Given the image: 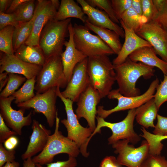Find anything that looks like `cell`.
I'll return each mask as SVG.
<instances>
[{
    "label": "cell",
    "mask_w": 167,
    "mask_h": 167,
    "mask_svg": "<svg viewBox=\"0 0 167 167\" xmlns=\"http://www.w3.org/2000/svg\"><path fill=\"white\" fill-rule=\"evenodd\" d=\"M114 66L118 89L122 95L127 97L140 95L139 89L136 87L137 81L141 77L151 78L155 71L154 67L133 62L128 57L122 63Z\"/></svg>",
    "instance_id": "6da1fadb"
},
{
    "label": "cell",
    "mask_w": 167,
    "mask_h": 167,
    "mask_svg": "<svg viewBox=\"0 0 167 167\" xmlns=\"http://www.w3.org/2000/svg\"><path fill=\"white\" fill-rule=\"evenodd\" d=\"M87 71L90 84L102 98L107 96L116 81L114 65L108 56L88 57Z\"/></svg>",
    "instance_id": "7a4b0ae2"
},
{
    "label": "cell",
    "mask_w": 167,
    "mask_h": 167,
    "mask_svg": "<svg viewBox=\"0 0 167 167\" xmlns=\"http://www.w3.org/2000/svg\"><path fill=\"white\" fill-rule=\"evenodd\" d=\"M60 119L57 115L54 133L51 135L44 150L34 156L32 160L35 164L43 165L53 162L54 156L61 153H66L69 156L76 158L80 153L78 145L67 137L64 136L59 130Z\"/></svg>",
    "instance_id": "3957f363"
},
{
    "label": "cell",
    "mask_w": 167,
    "mask_h": 167,
    "mask_svg": "<svg viewBox=\"0 0 167 167\" xmlns=\"http://www.w3.org/2000/svg\"><path fill=\"white\" fill-rule=\"evenodd\" d=\"M71 22V18L62 21L53 19L45 26L40 35L39 45L46 58L62 53Z\"/></svg>",
    "instance_id": "277c9868"
},
{
    "label": "cell",
    "mask_w": 167,
    "mask_h": 167,
    "mask_svg": "<svg viewBox=\"0 0 167 167\" xmlns=\"http://www.w3.org/2000/svg\"><path fill=\"white\" fill-rule=\"evenodd\" d=\"M59 87H57V96L64 105L67 115V118L61 120V122L66 129L67 137L77 144L82 155L88 157L89 153L87 151V147L92 132L89 127H85L80 124L73 110V102L70 99L64 97Z\"/></svg>",
    "instance_id": "5b68a950"
},
{
    "label": "cell",
    "mask_w": 167,
    "mask_h": 167,
    "mask_svg": "<svg viewBox=\"0 0 167 167\" xmlns=\"http://www.w3.org/2000/svg\"><path fill=\"white\" fill-rule=\"evenodd\" d=\"M67 84L61 55H55L46 58L36 77L35 90L41 93L54 87L66 88Z\"/></svg>",
    "instance_id": "8992f818"
},
{
    "label": "cell",
    "mask_w": 167,
    "mask_h": 167,
    "mask_svg": "<svg viewBox=\"0 0 167 167\" xmlns=\"http://www.w3.org/2000/svg\"><path fill=\"white\" fill-rule=\"evenodd\" d=\"M135 116V109H130L127 115L122 121L111 123L105 121L104 119L97 116V123L94 131L90 139L97 133H100L103 127L109 128L112 135L108 139V144L112 145L116 142L122 139H127L133 145L137 143L141 140L140 135L135 132L134 129V122Z\"/></svg>",
    "instance_id": "52a82bcc"
},
{
    "label": "cell",
    "mask_w": 167,
    "mask_h": 167,
    "mask_svg": "<svg viewBox=\"0 0 167 167\" xmlns=\"http://www.w3.org/2000/svg\"><path fill=\"white\" fill-rule=\"evenodd\" d=\"M73 28L76 48L88 57L115 54L98 36L91 33L85 26L75 24Z\"/></svg>",
    "instance_id": "ba28073f"
},
{
    "label": "cell",
    "mask_w": 167,
    "mask_h": 167,
    "mask_svg": "<svg viewBox=\"0 0 167 167\" xmlns=\"http://www.w3.org/2000/svg\"><path fill=\"white\" fill-rule=\"evenodd\" d=\"M159 84V80L157 78L152 82L144 93L135 96H124L120 93L118 89L112 90L107 97L110 99L117 100V105L109 110L104 109L102 106H98L97 109V116L105 119L114 113L138 108L153 98L156 89Z\"/></svg>",
    "instance_id": "9c48e42d"
},
{
    "label": "cell",
    "mask_w": 167,
    "mask_h": 167,
    "mask_svg": "<svg viewBox=\"0 0 167 167\" xmlns=\"http://www.w3.org/2000/svg\"><path fill=\"white\" fill-rule=\"evenodd\" d=\"M57 87L50 88L43 93L36 92L31 100L18 104L17 106L25 110L32 108L35 112L42 113L45 117L49 126L52 127L54 124L58 114L56 106L58 97Z\"/></svg>",
    "instance_id": "30bf717a"
},
{
    "label": "cell",
    "mask_w": 167,
    "mask_h": 167,
    "mask_svg": "<svg viewBox=\"0 0 167 167\" xmlns=\"http://www.w3.org/2000/svg\"><path fill=\"white\" fill-rule=\"evenodd\" d=\"M129 143L127 139H122L112 145L115 153L118 154L117 161L121 165L140 167L149 152L148 143L146 140H144L140 146L135 148Z\"/></svg>",
    "instance_id": "8fae6325"
},
{
    "label": "cell",
    "mask_w": 167,
    "mask_h": 167,
    "mask_svg": "<svg viewBox=\"0 0 167 167\" xmlns=\"http://www.w3.org/2000/svg\"><path fill=\"white\" fill-rule=\"evenodd\" d=\"M136 33L148 42L156 54L167 62V31L152 20L142 24Z\"/></svg>",
    "instance_id": "7c38bea8"
},
{
    "label": "cell",
    "mask_w": 167,
    "mask_h": 167,
    "mask_svg": "<svg viewBox=\"0 0 167 167\" xmlns=\"http://www.w3.org/2000/svg\"><path fill=\"white\" fill-rule=\"evenodd\" d=\"M58 10L52 0L36 1L32 32L25 44L39 45L40 35L43 29L50 20L54 19Z\"/></svg>",
    "instance_id": "4fadbf2b"
},
{
    "label": "cell",
    "mask_w": 167,
    "mask_h": 167,
    "mask_svg": "<svg viewBox=\"0 0 167 167\" xmlns=\"http://www.w3.org/2000/svg\"><path fill=\"white\" fill-rule=\"evenodd\" d=\"M102 98L99 92L90 85L81 94L77 101L76 114L78 119L83 118L87 121L92 133L96 126V106Z\"/></svg>",
    "instance_id": "5bb4252c"
},
{
    "label": "cell",
    "mask_w": 167,
    "mask_h": 167,
    "mask_svg": "<svg viewBox=\"0 0 167 167\" xmlns=\"http://www.w3.org/2000/svg\"><path fill=\"white\" fill-rule=\"evenodd\" d=\"M15 100L12 95L6 98H0V115L8 127L17 135H21L23 128L30 126L32 122V113L31 111L27 116H24L25 109L22 108L18 110L14 109L11 104Z\"/></svg>",
    "instance_id": "9a60e30c"
},
{
    "label": "cell",
    "mask_w": 167,
    "mask_h": 167,
    "mask_svg": "<svg viewBox=\"0 0 167 167\" xmlns=\"http://www.w3.org/2000/svg\"><path fill=\"white\" fill-rule=\"evenodd\" d=\"M87 61L88 57L76 66L65 89L61 92L64 97L73 102H77L81 94L90 84L87 71Z\"/></svg>",
    "instance_id": "2e32d148"
},
{
    "label": "cell",
    "mask_w": 167,
    "mask_h": 167,
    "mask_svg": "<svg viewBox=\"0 0 167 167\" xmlns=\"http://www.w3.org/2000/svg\"><path fill=\"white\" fill-rule=\"evenodd\" d=\"M42 66L25 62L15 54H7L1 52L0 54V73L22 75L27 79L36 78Z\"/></svg>",
    "instance_id": "e0dca14e"
},
{
    "label": "cell",
    "mask_w": 167,
    "mask_h": 167,
    "mask_svg": "<svg viewBox=\"0 0 167 167\" xmlns=\"http://www.w3.org/2000/svg\"><path fill=\"white\" fill-rule=\"evenodd\" d=\"M69 39L66 41L64 45L65 49L61 54L64 72L68 82L72 76L76 66L88 57L75 47L73 39V25L71 22L68 27Z\"/></svg>",
    "instance_id": "ac0fdd59"
},
{
    "label": "cell",
    "mask_w": 167,
    "mask_h": 167,
    "mask_svg": "<svg viewBox=\"0 0 167 167\" xmlns=\"http://www.w3.org/2000/svg\"><path fill=\"white\" fill-rule=\"evenodd\" d=\"M32 133L27 149L21 156L24 161L32 158L38 153L42 152L48 141L51 131L40 123L36 120H32Z\"/></svg>",
    "instance_id": "d6986e66"
},
{
    "label": "cell",
    "mask_w": 167,
    "mask_h": 167,
    "mask_svg": "<svg viewBox=\"0 0 167 167\" xmlns=\"http://www.w3.org/2000/svg\"><path fill=\"white\" fill-rule=\"evenodd\" d=\"M81 6L87 20L92 24L113 31L122 38L125 37L123 28L113 22L108 15L103 11L90 5L84 0H77Z\"/></svg>",
    "instance_id": "ffe728a7"
},
{
    "label": "cell",
    "mask_w": 167,
    "mask_h": 167,
    "mask_svg": "<svg viewBox=\"0 0 167 167\" xmlns=\"http://www.w3.org/2000/svg\"><path fill=\"white\" fill-rule=\"evenodd\" d=\"M125 32V41L121 50L112 62L114 65L124 62L129 55L137 49L144 46H152L146 41L139 36L134 31L127 28L121 20H119Z\"/></svg>",
    "instance_id": "44dd1931"
},
{
    "label": "cell",
    "mask_w": 167,
    "mask_h": 167,
    "mask_svg": "<svg viewBox=\"0 0 167 167\" xmlns=\"http://www.w3.org/2000/svg\"><path fill=\"white\" fill-rule=\"evenodd\" d=\"M156 55L152 46H144L135 50L128 58L133 62H139L150 66L157 67L164 75H167V62L158 58Z\"/></svg>",
    "instance_id": "7402d4cb"
},
{
    "label": "cell",
    "mask_w": 167,
    "mask_h": 167,
    "mask_svg": "<svg viewBox=\"0 0 167 167\" xmlns=\"http://www.w3.org/2000/svg\"><path fill=\"white\" fill-rule=\"evenodd\" d=\"M158 110L153 98L135 109L136 120L145 128H154V121L157 116Z\"/></svg>",
    "instance_id": "603a6c76"
},
{
    "label": "cell",
    "mask_w": 167,
    "mask_h": 167,
    "mask_svg": "<svg viewBox=\"0 0 167 167\" xmlns=\"http://www.w3.org/2000/svg\"><path fill=\"white\" fill-rule=\"evenodd\" d=\"M85 26L89 30L96 33L112 50L115 54H118L122 45L120 36L114 31L106 28L95 25L88 20L84 23Z\"/></svg>",
    "instance_id": "cb8c5ba5"
},
{
    "label": "cell",
    "mask_w": 167,
    "mask_h": 167,
    "mask_svg": "<svg viewBox=\"0 0 167 167\" xmlns=\"http://www.w3.org/2000/svg\"><path fill=\"white\" fill-rule=\"evenodd\" d=\"M71 18H76L85 23L87 19L82 8L73 0H62L54 19L62 21Z\"/></svg>",
    "instance_id": "d4e9b609"
},
{
    "label": "cell",
    "mask_w": 167,
    "mask_h": 167,
    "mask_svg": "<svg viewBox=\"0 0 167 167\" xmlns=\"http://www.w3.org/2000/svg\"><path fill=\"white\" fill-rule=\"evenodd\" d=\"M14 54L25 62L41 66L46 59L39 45H30L25 43L15 51Z\"/></svg>",
    "instance_id": "484cf974"
},
{
    "label": "cell",
    "mask_w": 167,
    "mask_h": 167,
    "mask_svg": "<svg viewBox=\"0 0 167 167\" xmlns=\"http://www.w3.org/2000/svg\"><path fill=\"white\" fill-rule=\"evenodd\" d=\"M34 19L33 16L30 21L19 23L18 25L15 27L13 37V45L14 52L25 43L30 36L32 29Z\"/></svg>",
    "instance_id": "4316f807"
},
{
    "label": "cell",
    "mask_w": 167,
    "mask_h": 167,
    "mask_svg": "<svg viewBox=\"0 0 167 167\" xmlns=\"http://www.w3.org/2000/svg\"><path fill=\"white\" fill-rule=\"evenodd\" d=\"M36 78L27 79L23 86L12 95L15 98L14 103L18 104L29 101L35 96L34 90Z\"/></svg>",
    "instance_id": "83f0119b"
},
{
    "label": "cell",
    "mask_w": 167,
    "mask_h": 167,
    "mask_svg": "<svg viewBox=\"0 0 167 167\" xmlns=\"http://www.w3.org/2000/svg\"><path fill=\"white\" fill-rule=\"evenodd\" d=\"M143 134L140 136L144 138L148 142L149 147V153L153 155H161L164 145L161 141L167 139V135L160 136L151 133L142 127L141 129Z\"/></svg>",
    "instance_id": "f1b7e54d"
},
{
    "label": "cell",
    "mask_w": 167,
    "mask_h": 167,
    "mask_svg": "<svg viewBox=\"0 0 167 167\" xmlns=\"http://www.w3.org/2000/svg\"><path fill=\"white\" fill-rule=\"evenodd\" d=\"M35 1L28 0L21 5L12 13L15 19L19 23L28 22L33 18L35 8Z\"/></svg>",
    "instance_id": "f546056e"
},
{
    "label": "cell",
    "mask_w": 167,
    "mask_h": 167,
    "mask_svg": "<svg viewBox=\"0 0 167 167\" xmlns=\"http://www.w3.org/2000/svg\"><path fill=\"white\" fill-rule=\"evenodd\" d=\"M15 28L12 26H8L0 30L1 52L9 54H14L13 37Z\"/></svg>",
    "instance_id": "4dcf8cb0"
},
{
    "label": "cell",
    "mask_w": 167,
    "mask_h": 167,
    "mask_svg": "<svg viewBox=\"0 0 167 167\" xmlns=\"http://www.w3.org/2000/svg\"><path fill=\"white\" fill-rule=\"evenodd\" d=\"M27 79L24 76L17 74L9 73L7 84L0 92V98H6L12 96Z\"/></svg>",
    "instance_id": "1f68e13d"
},
{
    "label": "cell",
    "mask_w": 167,
    "mask_h": 167,
    "mask_svg": "<svg viewBox=\"0 0 167 167\" xmlns=\"http://www.w3.org/2000/svg\"><path fill=\"white\" fill-rule=\"evenodd\" d=\"M141 17L131 7L123 14L120 20L126 27L136 33L142 24Z\"/></svg>",
    "instance_id": "d6a6232c"
},
{
    "label": "cell",
    "mask_w": 167,
    "mask_h": 167,
    "mask_svg": "<svg viewBox=\"0 0 167 167\" xmlns=\"http://www.w3.org/2000/svg\"><path fill=\"white\" fill-rule=\"evenodd\" d=\"M86 1L93 7H97L103 9L111 19L116 24L120 23L112 6L111 0H86Z\"/></svg>",
    "instance_id": "836d02e7"
},
{
    "label": "cell",
    "mask_w": 167,
    "mask_h": 167,
    "mask_svg": "<svg viewBox=\"0 0 167 167\" xmlns=\"http://www.w3.org/2000/svg\"><path fill=\"white\" fill-rule=\"evenodd\" d=\"M156 90L153 98L159 109L161 105L167 101V75H164L163 80L159 84Z\"/></svg>",
    "instance_id": "e575fe53"
},
{
    "label": "cell",
    "mask_w": 167,
    "mask_h": 167,
    "mask_svg": "<svg viewBox=\"0 0 167 167\" xmlns=\"http://www.w3.org/2000/svg\"><path fill=\"white\" fill-rule=\"evenodd\" d=\"M140 167H167V160L161 155H153L149 153Z\"/></svg>",
    "instance_id": "d590c367"
},
{
    "label": "cell",
    "mask_w": 167,
    "mask_h": 167,
    "mask_svg": "<svg viewBox=\"0 0 167 167\" xmlns=\"http://www.w3.org/2000/svg\"><path fill=\"white\" fill-rule=\"evenodd\" d=\"M142 16L147 21L154 20L157 17L159 12L154 5L152 0H142Z\"/></svg>",
    "instance_id": "8d00e7d4"
},
{
    "label": "cell",
    "mask_w": 167,
    "mask_h": 167,
    "mask_svg": "<svg viewBox=\"0 0 167 167\" xmlns=\"http://www.w3.org/2000/svg\"><path fill=\"white\" fill-rule=\"evenodd\" d=\"M132 0H112L113 9L118 19L119 20L122 15L131 7Z\"/></svg>",
    "instance_id": "74e56055"
},
{
    "label": "cell",
    "mask_w": 167,
    "mask_h": 167,
    "mask_svg": "<svg viewBox=\"0 0 167 167\" xmlns=\"http://www.w3.org/2000/svg\"><path fill=\"white\" fill-rule=\"evenodd\" d=\"M15 151L14 149H6L2 143H0V167L4 165L7 162L15 161Z\"/></svg>",
    "instance_id": "f35d334b"
},
{
    "label": "cell",
    "mask_w": 167,
    "mask_h": 167,
    "mask_svg": "<svg viewBox=\"0 0 167 167\" xmlns=\"http://www.w3.org/2000/svg\"><path fill=\"white\" fill-rule=\"evenodd\" d=\"M157 122L153 131V134L160 135H167V117L158 114Z\"/></svg>",
    "instance_id": "ab89813d"
},
{
    "label": "cell",
    "mask_w": 167,
    "mask_h": 167,
    "mask_svg": "<svg viewBox=\"0 0 167 167\" xmlns=\"http://www.w3.org/2000/svg\"><path fill=\"white\" fill-rule=\"evenodd\" d=\"M46 167H76L77 161L75 157L69 156L68 159L66 161H57L46 164ZM35 167H45L38 164H35Z\"/></svg>",
    "instance_id": "60d3db41"
},
{
    "label": "cell",
    "mask_w": 167,
    "mask_h": 167,
    "mask_svg": "<svg viewBox=\"0 0 167 167\" xmlns=\"http://www.w3.org/2000/svg\"><path fill=\"white\" fill-rule=\"evenodd\" d=\"M19 23L15 19L12 14L0 12V30L8 26L15 27Z\"/></svg>",
    "instance_id": "b9f144b4"
},
{
    "label": "cell",
    "mask_w": 167,
    "mask_h": 167,
    "mask_svg": "<svg viewBox=\"0 0 167 167\" xmlns=\"http://www.w3.org/2000/svg\"><path fill=\"white\" fill-rule=\"evenodd\" d=\"M17 135L13 131H11L0 115V143H4L9 137Z\"/></svg>",
    "instance_id": "7bdbcfd3"
},
{
    "label": "cell",
    "mask_w": 167,
    "mask_h": 167,
    "mask_svg": "<svg viewBox=\"0 0 167 167\" xmlns=\"http://www.w3.org/2000/svg\"><path fill=\"white\" fill-rule=\"evenodd\" d=\"M154 21L167 31V0L164 9L159 13L157 17Z\"/></svg>",
    "instance_id": "ee69618b"
},
{
    "label": "cell",
    "mask_w": 167,
    "mask_h": 167,
    "mask_svg": "<svg viewBox=\"0 0 167 167\" xmlns=\"http://www.w3.org/2000/svg\"><path fill=\"white\" fill-rule=\"evenodd\" d=\"M116 158L113 156H107L101 161L99 167H121Z\"/></svg>",
    "instance_id": "f6af8a7d"
},
{
    "label": "cell",
    "mask_w": 167,
    "mask_h": 167,
    "mask_svg": "<svg viewBox=\"0 0 167 167\" xmlns=\"http://www.w3.org/2000/svg\"><path fill=\"white\" fill-rule=\"evenodd\" d=\"M18 143V138L15 136H12L5 141L4 143V146L8 150H14Z\"/></svg>",
    "instance_id": "bcb514c9"
},
{
    "label": "cell",
    "mask_w": 167,
    "mask_h": 167,
    "mask_svg": "<svg viewBox=\"0 0 167 167\" xmlns=\"http://www.w3.org/2000/svg\"><path fill=\"white\" fill-rule=\"evenodd\" d=\"M28 0H13L6 13L12 14L21 5L27 2Z\"/></svg>",
    "instance_id": "7dc6e473"
},
{
    "label": "cell",
    "mask_w": 167,
    "mask_h": 167,
    "mask_svg": "<svg viewBox=\"0 0 167 167\" xmlns=\"http://www.w3.org/2000/svg\"><path fill=\"white\" fill-rule=\"evenodd\" d=\"M140 16L142 15V0H132L131 7Z\"/></svg>",
    "instance_id": "c3c4849f"
},
{
    "label": "cell",
    "mask_w": 167,
    "mask_h": 167,
    "mask_svg": "<svg viewBox=\"0 0 167 167\" xmlns=\"http://www.w3.org/2000/svg\"><path fill=\"white\" fill-rule=\"evenodd\" d=\"M8 73L4 72L0 73V91L1 92L2 89L5 86H6L8 80Z\"/></svg>",
    "instance_id": "681fc988"
},
{
    "label": "cell",
    "mask_w": 167,
    "mask_h": 167,
    "mask_svg": "<svg viewBox=\"0 0 167 167\" xmlns=\"http://www.w3.org/2000/svg\"><path fill=\"white\" fill-rule=\"evenodd\" d=\"M166 0H152V2L159 13L161 11L165 6Z\"/></svg>",
    "instance_id": "f907efd6"
},
{
    "label": "cell",
    "mask_w": 167,
    "mask_h": 167,
    "mask_svg": "<svg viewBox=\"0 0 167 167\" xmlns=\"http://www.w3.org/2000/svg\"><path fill=\"white\" fill-rule=\"evenodd\" d=\"M12 0H0V12L6 13Z\"/></svg>",
    "instance_id": "816d5d0a"
},
{
    "label": "cell",
    "mask_w": 167,
    "mask_h": 167,
    "mask_svg": "<svg viewBox=\"0 0 167 167\" xmlns=\"http://www.w3.org/2000/svg\"><path fill=\"white\" fill-rule=\"evenodd\" d=\"M23 167H35V164L33 161L32 158H29L24 161Z\"/></svg>",
    "instance_id": "f5cc1de1"
},
{
    "label": "cell",
    "mask_w": 167,
    "mask_h": 167,
    "mask_svg": "<svg viewBox=\"0 0 167 167\" xmlns=\"http://www.w3.org/2000/svg\"><path fill=\"white\" fill-rule=\"evenodd\" d=\"M19 163L15 161L12 162H7L1 167H19Z\"/></svg>",
    "instance_id": "db71d44e"
}]
</instances>
